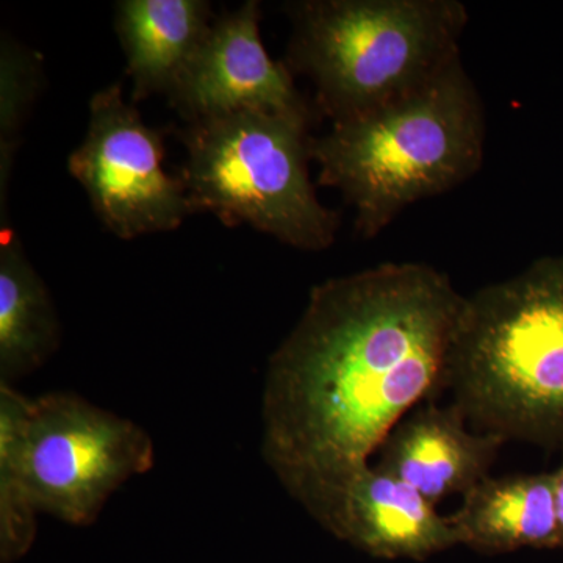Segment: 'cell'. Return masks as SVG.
Listing matches in <instances>:
<instances>
[{"mask_svg": "<svg viewBox=\"0 0 563 563\" xmlns=\"http://www.w3.org/2000/svg\"><path fill=\"white\" fill-rule=\"evenodd\" d=\"M465 296L428 263H383L313 287L273 352L262 453L290 495L368 463L444 390Z\"/></svg>", "mask_w": 563, "mask_h": 563, "instance_id": "1", "label": "cell"}, {"mask_svg": "<svg viewBox=\"0 0 563 563\" xmlns=\"http://www.w3.org/2000/svg\"><path fill=\"white\" fill-rule=\"evenodd\" d=\"M444 390L476 431L563 451V257L465 296Z\"/></svg>", "mask_w": 563, "mask_h": 563, "instance_id": "2", "label": "cell"}, {"mask_svg": "<svg viewBox=\"0 0 563 563\" xmlns=\"http://www.w3.org/2000/svg\"><path fill=\"white\" fill-rule=\"evenodd\" d=\"M485 114L462 58L421 90L312 139L322 187L354 209L355 232L374 239L413 203L472 179L483 166Z\"/></svg>", "mask_w": 563, "mask_h": 563, "instance_id": "3", "label": "cell"}, {"mask_svg": "<svg viewBox=\"0 0 563 563\" xmlns=\"http://www.w3.org/2000/svg\"><path fill=\"white\" fill-rule=\"evenodd\" d=\"M143 428L74 393L29 398L0 384V562L20 561L36 515L96 523L118 488L154 465Z\"/></svg>", "mask_w": 563, "mask_h": 563, "instance_id": "4", "label": "cell"}, {"mask_svg": "<svg viewBox=\"0 0 563 563\" xmlns=\"http://www.w3.org/2000/svg\"><path fill=\"white\" fill-rule=\"evenodd\" d=\"M288 62L314 87V109L332 121L399 101L461 58L470 14L459 0H299Z\"/></svg>", "mask_w": 563, "mask_h": 563, "instance_id": "5", "label": "cell"}, {"mask_svg": "<svg viewBox=\"0 0 563 563\" xmlns=\"http://www.w3.org/2000/svg\"><path fill=\"white\" fill-rule=\"evenodd\" d=\"M310 122L255 110L187 122L177 131L187 150L179 177L192 213L251 225L296 250L331 247L340 218L310 180Z\"/></svg>", "mask_w": 563, "mask_h": 563, "instance_id": "6", "label": "cell"}, {"mask_svg": "<svg viewBox=\"0 0 563 563\" xmlns=\"http://www.w3.org/2000/svg\"><path fill=\"white\" fill-rule=\"evenodd\" d=\"M163 136L122 95V84L96 92L87 135L68 169L102 224L122 240L172 232L192 214L180 177L163 168Z\"/></svg>", "mask_w": 563, "mask_h": 563, "instance_id": "7", "label": "cell"}, {"mask_svg": "<svg viewBox=\"0 0 563 563\" xmlns=\"http://www.w3.org/2000/svg\"><path fill=\"white\" fill-rule=\"evenodd\" d=\"M314 520L376 559L422 562L459 547L450 517L372 462L292 493Z\"/></svg>", "mask_w": 563, "mask_h": 563, "instance_id": "8", "label": "cell"}, {"mask_svg": "<svg viewBox=\"0 0 563 563\" xmlns=\"http://www.w3.org/2000/svg\"><path fill=\"white\" fill-rule=\"evenodd\" d=\"M168 99L187 122L246 110L313 120L317 110L296 88L290 68L265 51L255 0L213 21Z\"/></svg>", "mask_w": 563, "mask_h": 563, "instance_id": "9", "label": "cell"}, {"mask_svg": "<svg viewBox=\"0 0 563 563\" xmlns=\"http://www.w3.org/2000/svg\"><path fill=\"white\" fill-rule=\"evenodd\" d=\"M506 442L495 433L472 431L457 407L433 399L393 428L374 465L437 506L450 496H465L490 476Z\"/></svg>", "mask_w": 563, "mask_h": 563, "instance_id": "10", "label": "cell"}, {"mask_svg": "<svg viewBox=\"0 0 563 563\" xmlns=\"http://www.w3.org/2000/svg\"><path fill=\"white\" fill-rule=\"evenodd\" d=\"M459 547L483 554L559 550L553 473L485 477L450 515Z\"/></svg>", "mask_w": 563, "mask_h": 563, "instance_id": "11", "label": "cell"}, {"mask_svg": "<svg viewBox=\"0 0 563 563\" xmlns=\"http://www.w3.org/2000/svg\"><path fill=\"white\" fill-rule=\"evenodd\" d=\"M203 0H122L117 31L139 102L173 90L213 24Z\"/></svg>", "mask_w": 563, "mask_h": 563, "instance_id": "12", "label": "cell"}, {"mask_svg": "<svg viewBox=\"0 0 563 563\" xmlns=\"http://www.w3.org/2000/svg\"><path fill=\"white\" fill-rule=\"evenodd\" d=\"M62 328L46 284L29 262L20 236L0 244V384L35 373L60 346Z\"/></svg>", "mask_w": 563, "mask_h": 563, "instance_id": "13", "label": "cell"}, {"mask_svg": "<svg viewBox=\"0 0 563 563\" xmlns=\"http://www.w3.org/2000/svg\"><path fill=\"white\" fill-rule=\"evenodd\" d=\"M0 81V196L3 211L18 133L38 87V65L32 54L3 41Z\"/></svg>", "mask_w": 563, "mask_h": 563, "instance_id": "14", "label": "cell"}, {"mask_svg": "<svg viewBox=\"0 0 563 563\" xmlns=\"http://www.w3.org/2000/svg\"><path fill=\"white\" fill-rule=\"evenodd\" d=\"M553 479L555 515H558L559 550H563V459L561 466L553 472Z\"/></svg>", "mask_w": 563, "mask_h": 563, "instance_id": "15", "label": "cell"}]
</instances>
